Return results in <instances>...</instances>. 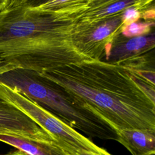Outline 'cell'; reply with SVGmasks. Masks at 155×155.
Wrapping results in <instances>:
<instances>
[{
  "label": "cell",
  "instance_id": "cell-1",
  "mask_svg": "<svg viewBox=\"0 0 155 155\" xmlns=\"http://www.w3.org/2000/svg\"><path fill=\"white\" fill-rule=\"evenodd\" d=\"M90 0H8L0 10V58L36 73L89 60L74 46Z\"/></svg>",
  "mask_w": 155,
  "mask_h": 155
},
{
  "label": "cell",
  "instance_id": "cell-2",
  "mask_svg": "<svg viewBox=\"0 0 155 155\" xmlns=\"http://www.w3.org/2000/svg\"><path fill=\"white\" fill-rule=\"evenodd\" d=\"M36 73L85 102L116 131H155V103L136 84L127 68L104 61L84 60Z\"/></svg>",
  "mask_w": 155,
  "mask_h": 155
},
{
  "label": "cell",
  "instance_id": "cell-3",
  "mask_svg": "<svg viewBox=\"0 0 155 155\" xmlns=\"http://www.w3.org/2000/svg\"><path fill=\"white\" fill-rule=\"evenodd\" d=\"M0 82L16 89L75 130L93 138L117 140L116 130L87 104L42 80L34 71L14 68L1 74Z\"/></svg>",
  "mask_w": 155,
  "mask_h": 155
},
{
  "label": "cell",
  "instance_id": "cell-4",
  "mask_svg": "<svg viewBox=\"0 0 155 155\" xmlns=\"http://www.w3.org/2000/svg\"><path fill=\"white\" fill-rule=\"evenodd\" d=\"M0 99L30 117L48 133L58 145L71 155H75L81 150L102 155L110 154L16 89L1 82Z\"/></svg>",
  "mask_w": 155,
  "mask_h": 155
},
{
  "label": "cell",
  "instance_id": "cell-5",
  "mask_svg": "<svg viewBox=\"0 0 155 155\" xmlns=\"http://www.w3.org/2000/svg\"><path fill=\"white\" fill-rule=\"evenodd\" d=\"M123 27L122 12L90 23L78 21L72 36L74 46L89 60H107Z\"/></svg>",
  "mask_w": 155,
  "mask_h": 155
},
{
  "label": "cell",
  "instance_id": "cell-6",
  "mask_svg": "<svg viewBox=\"0 0 155 155\" xmlns=\"http://www.w3.org/2000/svg\"><path fill=\"white\" fill-rule=\"evenodd\" d=\"M0 134L56 143L53 137L30 117L1 99Z\"/></svg>",
  "mask_w": 155,
  "mask_h": 155
},
{
  "label": "cell",
  "instance_id": "cell-7",
  "mask_svg": "<svg viewBox=\"0 0 155 155\" xmlns=\"http://www.w3.org/2000/svg\"><path fill=\"white\" fill-rule=\"evenodd\" d=\"M155 46L154 33L146 36L125 38L121 34L114 40L106 62L117 63L143 55Z\"/></svg>",
  "mask_w": 155,
  "mask_h": 155
},
{
  "label": "cell",
  "instance_id": "cell-8",
  "mask_svg": "<svg viewBox=\"0 0 155 155\" xmlns=\"http://www.w3.org/2000/svg\"><path fill=\"white\" fill-rule=\"evenodd\" d=\"M118 142L123 145L132 155L155 153V131L139 129L117 130Z\"/></svg>",
  "mask_w": 155,
  "mask_h": 155
},
{
  "label": "cell",
  "instance_id": "cell-9",
  "mask_svg": "<svg viewBox=\"0 0 155 155\" xmlns=\"http://www.w3.org/2000/svg\"><path fill=\"white\" fill-rule=\"evenodd\" d=\"M0 141L12 145L26 155H71L53 142L1 134Z\"/></svg>",
  "mask_w": 155,
  "mask_h": 155
},
{
  "label": "cell",
  "instance_id": "cell-10",
  "mask_svg": "<svg viewBox=\"0 0 155 155\" xmlns=\"http://www.w3.org/2000/svg\"><path fill=\"white\" fill-rule=\"evenodd\" d=\"M137 0H90L88 8L82 12L78 22L90 23L123 12L136 4Z\"/></svg>",
  "mask_w": 155,
  "mask_h": 155
},
{
  "label": "cell",
  "instance_id": "cell-11",
  "mask_svg": "<svg viewBox=\"0 0 155 155\" xmlns=\"http://www.w3.org/2000/svg\"><path fill=\"white\" fill-rule=\"evenodd\" d=\"M154 27V21H137L124 26L121 35L125 38L146 36L151 33Z\"/></svg>",
  "mask_w": 155,
  "mask_h": 155
},
{
  "label": "cell",
  "instance_id": "cell-12",
  "mask_svg": "<svg viewBox=\"0 0 155 155\" xmlns=\"http://www.w3.org/2000/svg\"><path fill=\"white\" fill-rule=\"evenodd\" d=\"M14 68H17L15 65L0 58V74Z\"/></svg>",
  "mask_w": 155,
  "mask_h": 155
},
{
  "label": "cell",
  "instance_id": "cell-13",
  "mask_svg": "<svg viewBox=\"0 0 155 155\" xmlns=\"http://www.w3.org/2000/svg\"><path fill=\"white\" fill-rule=\"evenodd\" d=\"M75 155H102V154H97V153H92L90 151H88L86 150H79V151H78ZM109 155H111V154H109Z\"/></svg>",
  "mask_w": 155,
  "mask_h": 155
},
{
  "label": "cell",
  "instance_id": "cell-14",
  "mask_svg": "<svg viewBox=\"0 0 155 155\" xmlns=\"http://www.w3.org/2000/svg\"><path fill=\"white\" fill-rule=\"evenodd\" d=\"M2 155H26V154L25 153H24L23 152L19 151V150H16V151H15L13 152H11V153H9L8 154H2Z\"/></svg>",
  "mask_w": 155,
  "mask_h": 155
},
{
  "label": "cell",
  "instance_id": "cell-15",
  "mask_svg": "<svg viewBox=\"0 0 155 155\" xmlns=\"http://www.w3.org/2000/svg\"><path fill=\"white\" fill-rule=\"evenodd\" d=\"M7 2L8 0H0V10L4 7Z\"/></svg>",
  "mask_w": 155,
  "mask_h": 155
},
{
  "label": "cell",
  "instance_id": "cell-16",
  "mask_svg": "<svg viewBox=\"0 0 155 155\" xmlns=\"http://www.w3.org/2000/svg\"><path fill=\"white\" fill-rule=\"evenodd\" d=\"M147 155H155V153H153V154H147Z\"/></svg>",
  "mask_w": 155,
  "mask_h": 155
}]
</instances>
